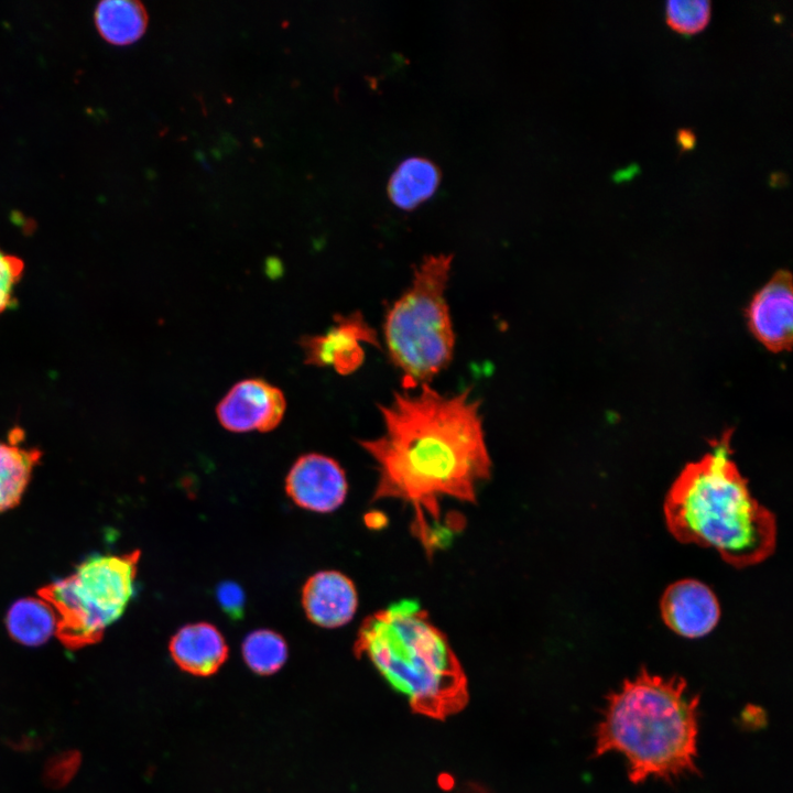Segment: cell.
<instances>
[{
    "label": "cell",
    "mask_w": 793,
    "mask_h": 793,
    "mask_svg": "<svg viewBox=\"0 0 793 793\" xmlns=\"http://www.w3.org/2000/svg\"><path fill=\"white\" fill-rule=\"evenodd\" d=\"M379 409L383 433L359 442L379 471L371 501L411 506L412 534L431 556L444 541L439 501L475 503L477 486L491 475L480 403L469 390L445 395L426 383L397 392Z\"/></svg>",
    "instance_id": "obj_1"
},
{
    "label": "cell",
    "mask_w": 793,
    "mask_h": 793,
    "mask_svg": "<svg viewBox=\"0 0 793 793\" xmlns=\"http://www.w3.org/2000/svg\"><path fill=\"white\" fill-rule=\"evenodd\" d=\"M732 431L709 442L710 449L685 465L670 487L665 523L681 543L715 548L738 568L765 561L776 544L774 514L757 499L734 461Z\"/></svg>",
    "instance_id": "obj_2"
},
{
    "label": "cell",
    "mask_w": 793,
    "mask_h": 793,
    "mask_svg": "<svg viewBox=\"0 0 793 793\" xmlns=\"http://www.w3.org/2000/svg\"><path fill=\"white\" fill-rule=\"evenodd\" d=\"M698 708L699 697L683 677L642 667L606 697L593 757L620 753L634 784L696 774Z\"/></svg>",
    "instance_id": "obj_3"
},
{
    "label": "cell",
    "mask_w": 793,
    "mask_h": 793,
    "mask_svg": "<svg viewBox=\"0 0 793 793\" xmlns=\"http://www.w3.org/2000/svg\"><path fill=\"white\" fill-rule=\"evenodd\" d=\"M354 652L366 658L414 711L443 719L467 703V678L447 639L414 599L365 618Z\"/></svg>",
    "instance_id": "obj_4"
},
{
    "label": "cell",
    "mask_w": 793,
    "mask_h": 793,
    "mask_svg": "<svg viewBox=\"0 0 793 793\" xmlns=\"http://www.w3.org/2000/svg\"><path fill=\"white\" fill-rule=\"evenodd\" d=\"M452 260L443 253L425 257L385 315L384 343L404 389L428 383L453 358L455 334L445 297Z\"/></svg>",
    "instance_id": "obj_5"
},
{
    "label": "cell",
    "mask_w": 793,
    "mask_h": 793,
    "mask_svg": "<svg viewBox=\"0 0 793 793\" xmlns=\"http://www.w3.org/2000/svg\"><path fill=\"white\" fill-rule=\"evenodd\" d=\"M140 555L139 550L93 555L70 575L37 590L53 608L55 634L66 648L77 650L99 642L107 627L121 617L134 593Z\"/></svg>",
    "instance_id": "obj_6"
},
{
    "label": "cell",
    "mask_w": 793,
    "mask_h": 793,
    "mask_svg": "<svg viewBox=\"0 0 793 793\" xmlns=\"http://www.w3.org/2000/svg\"><path fill=\"white\" fill-rule=\"evenodd\" d=\"M286 409L284 393L260 378L243 379L233 384L216 408L220 425L235 433L274 430Z\"/></svg>",
    "instance_id": "obj_7"
},
{
    "label": "cell",
    "mask_w": 793,
    "mask_h": 793,
    "mask_svg": "<svg viewBox=\"0 0 793 793\" xmlns=\"http://www.w3.org/2000/svg\"><path fill=\"white\" fill-rule=\"evenodd\" d=\"M363 345L379 347L376 330L359 312L337 315L324 334L306 335L300 340L307 365L333 367L346 376L358 370L365 359Z\"/></svg>",
    "instance_id": "obj_8"
},
{
    "label": "cell",
    "mask_w": 793,
    "mask_h": 793,
    "mask_svg": "<svg viewBox=\"0 0 793 793\" xmlns=\"http://www.w3.org/2000/svg\"><path fill=\"white\" fill-rule=\"evenodd\" d=\"M347 489L341 466L332 457L317 453L300 456L285 478V491L290 499L314 512L335 511L345 501Z\"/></svg>",
    "instance_id": "obj_9"
},
{
    "label": "cell",
    "mask_w": 793,
    "mask_h": 793,
    "mask_svg": "<svg viewBox=\"0 0 793 793\" xmlns=\"http://www.w3.org/2000/svg\"><path fill=\"white\" fill-rule=\"evenodd\" d=\"M749 330L768 350L790 351L793 338V289L787 270L776 271L746 309Z\"/></svg>",
    "instance_id": "obj_10"
},
{
    "label": "cell",
    "mask_w": 793,
    "mask_h": 793,
    "mask_svg": "<svg viewBox=\"0 0 793 793\" xmlns=\"http://www.w3.org/2000/svg\"><path fill=\"white\" fill-rule=\"evenodd\" d=\"M660 610L664 623L688 639L708 634L720 618L716 595L707 585L692 578L667 586L660 600Z\"/></svg>",
    "instance_id": "obj_11"
},
{
    "label": "cell",
    "mask_w": 793,
    "mask_h": 793,
    "mask_svg": "<svg viewBox=\"0 0 793 793\" xmlns=\"http://www.w3.org/2000/svg\"><path fill=\"white\" fill-rule=\"evenodd\" d=\"M302 606L308 620L316 626H345L354 618L358 606L355 584L340 572H318L302 588Z\"/></svg>",
    "instance_id": "obj_12"
},
{
    "label": "cell",
    "mask_w": 793,
    "mask_h": 793,
    "mask_svg": "<svg viewBox=\"0 0 793 793\" xmlns=\"http://www.w3.org/2000/svg\"><path fill=\"white\" fill-rule=\"evenodd\" d=\"M170 654L184 672L195 676L215 674L228 658V645L221 632L208 622L182 627L171 638Z\"/></svg>",
    "instance_id": "obj_13"
},
{
    "label": "cell",
    "mask_w": 793,
    "mask_h": 793,
    "mask_svg": "<svg viewBox=\"0 0 793 793\" xmlns=\"http://www.w3.org/2000/svg\"><path fill=\"white\" fill-rule=\"evenodd\" d=\"M439 178V171L433 162L424 157H409L392 173L388 194L394 205L410 210L434 194Z\"/></svg>",
    "instance_id": "obj_14"
},
{
    "label": "cell",
    "mask_w": 793,
    "mask_h": 793,
    "mask_svg": "<svg viewBox=\"0 0 793 793\" xmlns=\"http://www.w3.org/2000/svg\"><path fill=\"white\" fill-rule=\"evenodd\" d=\"M57 618L42 598H22L12 604L6 617L10 637L24 645L45 643L56 631Z\"/></svg>",
    "instance_id": "obj_15"
},
{
    "label": "cell",
    "mask_w": 793,
    "mask_h": 793,
    "mask_svg": "<svg viewBox=\"0 0 793 793\" xmlns=\"http://www.w3.org/2000/svg\"><path fill=\"white\" fill-rule=\"evenodd\" d=\"M95 21L106 41L126 45L142 36L148 25V14L139 1L105 0L96 8Z\"/></svg>",
    "instance_id": "obj_16"
},
{
    "label": "cell",
    "mask_w": 793,
    "mask_h": 793,
    "mask_svg": "<svg viewBox=\"0 0 793 793\" xmlns=\"http://www.w3.org/2000/svg\"><path fill=\"white\" fill-rule=\"evenodd\" d=\"M0 442V513L19 504L42 453Z\"/></svg>",
    "instance_id": "obj_17"
},
{
    "label": "cell",
    "mask_w": 793,
    "mask_h": 793,
    "mask_svg": "<svg viewBox=\"0 0 793 793\" xmlns=\"http://www.w3.org/2000/svg\"><path fill=\"white\" fill-rule=\"evenodd\" d=\"M242 656L248 667L259 675L278 672L287 659L284 638L269 629L250 632L242 642Z\"/></svg>",
    "instance_id": "obj_18"
},
{
    "label": "cell",
    "mask_w": 793,
    "mask_h": 793,
    "mask_svg": "<svg viewBox=\"0 0 793 793\" xmlns=\"http://www.w3.org/2000/svg\"><path fill=\"white\" fill-rule=\"evenodd\" d=\"M666 23L681 34L691 35L702 31L710 19L708 0H667Z\"/></svg>",
    "instance_id": "obj_19"
},
{
    "label": "cell",
    "mask_w": 793,
    "mask_h": 793,
    "mask_svg": "<svg viewBox=\"0 0 793 793\" xmlns=\"http://www.w3.org/2000/svg\"><path fill=\"white\" fill-rule=\"evenodd\" d=\"M80 763L77 751H65L53 757L44 769L45 783L54 789L67 784L75 775Z\"/></svg>",
    "instance_id": "obj_20"
},
{
    "label": "cell",
    "mask_w": 793,
    "mask_h": 793,
    "mask_svg": "<svg viewBox=\"0 0 793 793\" xmlns=\"http://www.w3.org/2000/svg\"><path fill=\"white\" fill-rule=\"evenodd\" d=\"M24 270L22 260L0 249V314L9 306L12 292Z\"/></svg>",
    "instance_id": "obj_21"
},
{
    "label": "cell",
    "mask_w": 793,
    "mask_h": 793,
    "mask_svg": "<svg viewBox=\"0 0 793 793\" xmlns=\"http://www.w3.org/2000/svg\"><path fill=\"white\" fill-rule=\"evenodd\" d=\"M216 599L221 610L231 619L243 617L246 597L243 589L235 582H222L216 588Z\"/></svg>",
    "instance_id": "obj_22"
},
{
    "label": "cell",
    "mask_w": 793,
    "mask_h": 793,
    "mask_svg": "<svg viewBox=\"0 0 793 793\" xmlns=\"http://www.w3.org/2000/svg\"><path fill=\"white\" fill-rule=\"evenodd\" d=\"M676 142L681 152L689 151L695 148L696 134L691 128H680L676 131Z\"/></svg>",
    "instance_id": "obj_23"
},
{
    "label": "cell",
    "mask_w": 793,
    "mask_h": 793,
    "mask_svg": "<svg viewBox=\"0 0 793 793\" xmlns=\"http://www.w3.org/2000/svg\"><path fill=\"white\" fill-rule=\"evenodd\" d=\"M638 173H640L639 165H637L636 163H631L630 165H628L623 169L616 170L615 173L612 174V180L618 183L628 181V180L632 178L633 176H636Z\"/></svg>",
    "instance_id": "obj_24"
},
{
    "label": "cell",
    "mask_w": 793,
    "mask_h": 793,
    "mask_svg": "<svg viewBox=\"0 0 793 793\" xmlns=\"http://www.w3.org/2000/svg\"><path fill=\"white\" fill-rule=\"evenodd\" d=\"M787 182L786 174L780 171L773 172L769 180L770 185L773 187L785 186Z\"/></svg>",
    "instance_id": "obj_25"
}]
</instances>
